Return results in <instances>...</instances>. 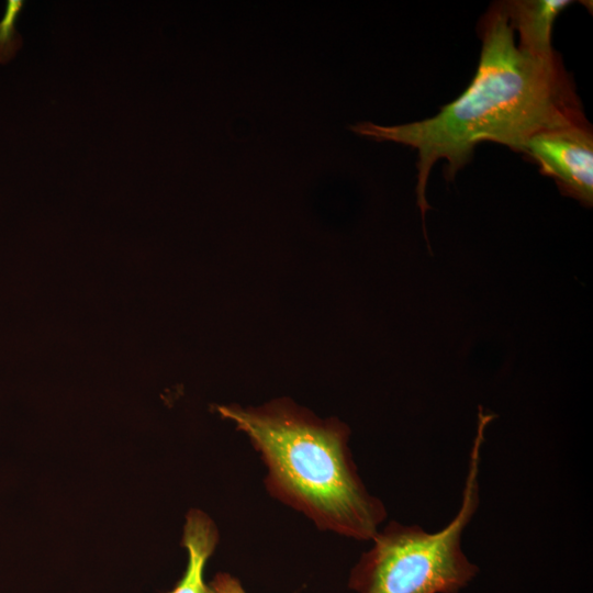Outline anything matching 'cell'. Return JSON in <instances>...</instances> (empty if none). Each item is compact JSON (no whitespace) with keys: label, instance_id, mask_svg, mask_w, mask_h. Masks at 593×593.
<instances>
[{"label":"cell","instance_id":"obj_2","mask_svg":"<svg viewBox=\"0 0 593 593\" xmlns=\"http://www.w3.org/2000/svg\"><path fill=\"white\" fill-rule=\"evenodd\" d=\"M216 411L246 434L259 454L271 496L322 530L371 540L387 510L358 473L345 423L322 419L288 399L258 407L219 405Z\"/></svg>","mask_w":593,"mask_h":593},{"label":"cell","instance_id":"obj_7","mask_svg":"<svg viewBox=\"0 0 593 593\" xmlns=\"http://www.w3.org/2000/svg\"><path fill=\"white\" fill-rule=\"evenodd\" d=\"M22 0H9L0 20V64L9 63L20 51L22 37L16 30V21L24 8Z\"/></svg>","mask_w":593,"mask_h":593},{"label":"cell","instance_id":"obj_4","mask_svg":"<svg viewBox=\"0 0 593 593\" xmlns=\"http://www.w3.org/2000/svg\"><path fill=\"white\" fill-rule=\"evenodd\" d=\"M523 153L556 181L563 195L592 208L593 134L589 122L538 132Z\"/></svg>","mask_w":593,"mask_h":593},{"label":"cell","instance_id":"obj_1","mask_svg":"<svg viewBox=\"0 0 593 593\" xmlns=\"http://www.w3.org/2000/svg\"><path fill=\"white\" fill-rule=\"evenodd\" d=\"M479 33L482 47L472 81L435 116L393 126H350L358 135L417 150L416 194L427 244L425 213L430 205L425 190L437 160L446 161L445 177L451 181L483 141L523 153L538 132L588 123L561 57H538L516 45L506 2L490 7Z\"/></svg>","mask_w":593,"mask_h":593},{"label":"cell","instance_id":"obj_5","mask_svg":"<svg viewBox=\"0 0 593 593\" xmlns=\"http://www.w3.org/2000/svg\"><path fill=\"white\" fill-rule=\"evenodd\" d=\"M570 3V0L507 1L511 24L514 32H518L517 45L538 57L557 56L551 45L552 26L558 14Z\"/></svg>","mask_w":593,"mask_h":593},{"label":"cell","instance_id":"obj_8","mask_svg":"<svg viewBox=\"0 0 593 593\" xmlns=\"http://www.w3.org/2000/svg\"><path fill=\"white\" fill-rule=\"evenodd\" d=\"M208 593H247L239 580L230 573L219 572L208 584Z\"/></svg>","mask_w":593,"mask_h":593},{"label":"cell","instance_id":"obj_6","mask_svg":"<svg viewBox=\"0 0 593 593\" xmlns=\"http://www.w3.org/2000/svg\"><path fill=\"white\" fill-rule=\"evenodd\" d=\"M215 523L204 512L192 508L186 517L181 545L188 551L183 577L168 593H208L203 573L206 561L219 542Z\"/></svg>","mask_w":593,"mask_h":593},{"label":"cell","instance_id":"obj_3","mask_svg":"<svg viewBox=\"0 0 593 593\" xmlns=\"http://www.w3.org/2000/svg\"><path fill=\"white\" fill-rule=\"evenodd\" d=\"M493 413L479 406L477 433L458 513L443 529L391 521L351 569L348 586L358 593H459L479 573L461 548L462 533L480 503L479 469L484 433Z\"/></svg>","mask_w":593,"mask_h":593}]
</instances>
